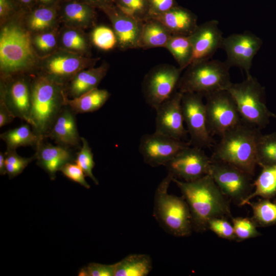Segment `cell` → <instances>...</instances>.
<instances>
[{
  "label": "cell",
  "mask_w": 276,
  "mask_h": 276,
  "mask_svg": "<svg viewBox=\"0 0 276 276\" xmlns=\"http://www.w3.org/2000/svg\"><path fill=\"white\" fill-rule=\"evenodd\" d=\"M174 0H151L147 19L170 10L174 7Z\"/></svg>",
  "instance_id": "7bdbcfd3"
},
{
  "label": "cell",
  "mask_w": 276,
  "mask_h": 276,
  "mask_svg": "<svg viewBox=\"0 0 276 276\" xmlns=\"http://www.w3.org/2000/svg\"><path fill=\"white\" fill-rule=\"evenodd\" d=\"M116 263L106 265L96 263H89L79 270V276H114Z\"/></svg>",
  "instance_id": "ab89813d"
},
{
  "label": "cell",
  "mask_w": 276,
  "mask_h": 276,
  "mask_svg": "<svg viewBox=\"0 0 276 276\" xmlns=\"http://www.w3.org/2000/svg\"><path fill=\"white\" fill-rule=\"evenodd\" d=\"M273 201L276 202V196L274 197Z\"/></svg>",
  "instance_id": "f5cc1de1"
},
{
  "label": "cell",
  "mask_w": 276,
  "mask_h": 276,
  "mask_svg": "<svg viewBox=\"0 0 276 276\" xmlns=\"http://www.w3.org/2000/svg\"><path fill=\"white\" fill-rule=\"evenodd\" d=\"M189 36L193 49L190 64L211 59L222 48L224 38L218 21L214 19L198 25Z\"/></svg>",
  "instance_id": "2e32d148"
},
{
  "label": "cell",
  "mask_w": 276,
  "mask_h": 276,
  "mask_svg": "<svg viewBox=\"0 0 276 276\" xmlns=\"http://www.w3.org/2000/svg\"><path fill=\"white\" fill-rule=\"evenodd\" d=\"M225 61L208 59L190 64L180 77L177 88L182 94L195 93L205 95L226 90L232 83Z\"/></svg>",
  "instance_id": "5b68a950"
},
{
  "label": "cell",
  "mask_w": 276,
  "mask_h": 276,
  "mask_svg": "<svg viewBox=\"0 0 276 276\" xmlns=\"http://www.w3.org/2000/svg\"><path fill=\"white\" fill-rule=\"evenodd\" d=\"M0 137L5 142L7 149L10 150H16L22 146H36L39 141L28 123L1 133Z\"/></svg>",
  "instance_id": "83f0119b"
},
{
  "label": "cell",
  "mask_w": 276,
  "mask_h": 276,
  "mask_svg": "<svg viewBox=\"0 0 276 276\" xmlns=\"http://www.w3.org/2000/svg\"><path fill=\"white\" fill-rule=\"evenodd\" d=\"M1 98L15 118L29 121L31 107V89L24 79L13 81Z\"/></svg>",
  "instance_id": "d6986e66"
},
{
  "label": "cell",
  "mask_w": 276,
  "mask_h": 276,
  "mask_svg": "<svg viewBox=\"0 0 276 276\" xmlns=\"http://www.w3.org/2000/svg\"><path fill=\"white\" fill-rule=\"evenodd\" d=\"M209 174L224 196L238 205L252 191L253 176L228 163L211 158Z\"/></svg>",
  "instance_id": "9c48e42d"
},
{
  "label": "cell",
  "mask_w": 276,
  "mask_h": 276,
  "mask_svg": "<svg viewBox=\"0 0 276 276\" xmlns=\"http://www.w3.org/2000/svg\"><path fill=\"white\" fill-rule=\"evenodd\" d=\"M182 71L180 67L167 64L152 68L142 83L146 103L155 109L168 99L176 91Z\"/></svg>",
  "instance_id": "30bf717a"
},
{
  "label": "cell",
  "mask_w": 276,
  "mask_h": 276,
  "mask_svg": "<svg viewBox=\"0 0 276 276\" xmlns=\"http://www.w3.org/2000/svg\"><path fill=\"white\" fill-rule=\"evenodd\" d=\"M258 177L253 182L254 190L243 202L241 206L256 197L270 199L276 196V165L261 167Z\"/></svg>",
  "instance_id": "484cf974"
},
{
  "label": "cell",
  "mask_w": 276,
  "mask_h": 276,
  "mask_svg": "<svg viewBox=\"0 0 276 276\" xmlns=\"http://www.w3.org/2000/svg\"><path fill=\"white\" fill-rule=\"evenodd\" d=\"M54 10L49 8H41L35 10L30 16V28L35 30H43L51 25L55 18Z\"/></svg>",
  "instance_id": "8d00e7d4"
},
{
  "label": "cell",
  "mask_w": 276,
  "mask_h": 276,
  "mask_svg": "<svg viewBox=\"0 0 276 276\" xmlns=\"http://www.w3.org/2000/svg\"><path fill=\"white\" fill-rule=\"evenodd\" d=\"M103 9L112 24L117 44L122 50L140 48V40L143 22L132 16L106 6Z\"/></svg>",
  "instance_id": "e0dca14e"
},
{
  "label": "cell",
  "mask_w": 276,
  "mask_h": 276,
  "mask_svg": "<svg viewBox=\"0 0 276 276\" xmlns=\"http://www.w3.org/2000/svg\"><path fill=\"white\" fill-rule=\"evenodd\" d=\"M262 44V39L249 32L224 37L222 48L226 54L225 62L230 67H238L245 71L246 77L250 76L253 59Z\"/></svg>",
  "instance_id": "5bb4252c"
},
{
  "label": "cell",
  "mask_w": 276,
  "mask_h": 276,
  "mask_svg": "<svg viewBox=\"0 0 276 276\" xmlns=\"http://www.w3.org/2000/svg\"><path fill=\"white\" fill-rule=\"evenodd\" d=\"M35 43L39 50L48 51L54 47L56 40L53 34L46 33L37 36L35 38Z\"/></svg>",
  "instance_id": "ee69618b"
},
{
  "label": "cell",
  "mask_w": 276,
  "mask_h": 276,
  "mask_svg": "<svg viewBox=\"0 0 276 276\" xmlns=\"http://www.w3.org/2000/svg\"><path fill=\"white\" fill-rule=\"evenodd\" d=\"M271 118H273L276 119V114H274L273 113H271Z\"/></svg>",
  "instance_id": "816d5d0a"
},
{
  "label": "cell",
  "mask_w": 276,
  "mask_h": 276,
  "mask_svg": "<svg viewBox=\"0 0 276 276\" xmlns=\"http://www.w3.org/2000/svg\"><path fill=\"white\" fill-rule=\"evenodd\" d=\"M31 89L29 124L39 140L48 137L57 118L65 106L61 83L49 76L37 78Z\"/></svg>",
  "instance_id": "7a4b0ae2"
},
{
  "label": "cell",
  "mask_w": 276,
  "mask_h": 276,
  "mask_svg": "<svg viewBox=\"0 0 276 276\" xmlns=\"http://www.w3.org/2000/svg\"><path fill=\"white\" fill-rule=\"evenodd\" d=\"M81 142L82 146L76 154L74 162L82 169L85 176L89 177L96 185H98V180L93 173L95 163L91 149L86 139L81 137Z\"/></svg>",
  "instance_id": "d6a6232c"
},
{
  "label": "cell",
  "mask_w": 276,
  "mask_h": 276,
  "mask_svg": "<svg viewBox=\"0 0 276 276\" xmlns=\"http://www.w3.org/2000/svg\"><path fill=\"white\" fill-rule=\"evenodd\" d=\"M165 48L182 70L191 64L193 49L189 35H172Z\"/></svg>",
  "instance_id": "f1b7e54d"
},
{
  "label": "cell",
  "mask_w": 276,
  "mask_h": 276,
  "mask_svg": "<svg viewBox=\"0 0 276 276\" xmlns=\"http://www.w3.org/2000/svg\"><path fill=\"white\" fill-rule=\"evenodd\" d=\"M233 98L242 122L260 129L269 122L271 112L265 103L264 88L251 75L226 90Z\"/></svg>",
  "instance_id": "8992f818"
},
{
  "label": "cell",
  "mask_w": 276,
  "mask_h": 276,
  "mask_svg": "<svg viewBox=\"0 0 276 276\" xmlns=\"http://www.w3.org/2000/svg\"><path fill=\"white\" fill-rule=\"evenodd\" d=\"M40 1L43 3H48L52 2L53 0H40Z\"/></svg>",
  "instance_id": "f907efd6"
},
{
  "label": "cell",
  "mask_w": 276,
  "mask_h": 276,
  "mask_svg": "<svg viewBox=\"0 0 276 276\" xmlns=\"http://www.w3.org/2000/svg\"><path fill=\"white\" fill-rule=\"evenodd\" d=\"M182 94L176 90L155 109V132L184 141L188 134L181 108Z\"/></svg>",
  "instance_id": "9a60e30c"
},
{
  "label": "cell",
  "mask_w": 276,
  "mask_h": 276,
  "mask_svg": "<svg viewBox=\"0 0 276 276\" xmlns=\"http://www.w3.org/2000/svg\"><path fill=\"white\" fill-rule=\"evenodd\" d=\"M258 165H276V132L260 136L257 147Z\"/></svg>",
  "instance_id": "4dcf8cb0"
},
{
  "label": "cell",
  "mask_w": 276,
  "mask_h": 276,
  "mask_svg": "<svg viewBox=\"0 0 276 276\" xmlns=\"http://www.w3.org/2000/svg\"><path fill=\"white\" fill-rule=\"evenodd\" d=\"M149 19H155L159 21L172 35H190L198 26L196 16L180 7H174Z\"/></svg>",
  "instance_id": "44dd1931"
},
{
  "label": "cell",
  "mask_w": 276,
  "mask_h": 276,
  "mask_svg": "<svg viewBox=\"0 0 276 276\" xmlns=\"http://www.w3.org/2000/svg\"><path fill=\"white\" fill-rule=\"evenodd\" d=\"M62 41L63 45L69 49L83 51L87 48L84 37L75 30L65 31L62 35Z\"/></svg>",
  "instance_id": "60d3db41"
},
{
  "label": "cell",
  "mask_w": 276,
  "mask_h": 276,
  "mask_svg": "<svg viewBox=\"0 0 276 276\" xmlns=\"http://www.w3.org/2000/svg\"><path fill=\"white\" fill-rule=\"evenodd\" d=\"M173 177L168 173L158 185L154 195L153 215L168 233L176 237H187L193 230L191 215L182 196L168 193Z\"/></svg>",
  "instance_id": "277c9868"
},
{
  "label": "cell",
  "mask_w": 276,
  "mask_h": 276,
  "mask_svg": "<svg viewBox=\"0 0 276 276\" xmlns=\"http://www.w3.org/2000/svg\"><path fill=\"white\" fill-rule=\"evenodd\" d=\"M19 1L24 4H29L32 2V0H19Z\"/></svg>",
  "instance_id": "681fc988"
},
{
  "label": "cell",
  "mask_w": 276,
  "mask_h": 276,
  "mask_svg": "<svg viewBox=\"0 0 276 276\" xmlns=\"http://www.w3.org/2000/svg\"><path fill=\"white\" fill-rule=\"evenodd\" d=\"M109 97L107 90L96 88L72 99L66 98L65 104L75 113L91 112L101 108Z\"/></svg>",
  "instance_id": "cb8c5ba5"
},
{
  "label": "cell",
  "mask_w": 276,
  "mask_h": 276,
  "mask_svg": "<svg viewBox=\"0 0 276 276\" xmlns=\"http://www.w3.org/2000/svg\"><path fill=\"white\" fill-rule=\"evenodd\" d=\"M88 3L104 7L110 0H86Z\"/></svg>",
  "instance_id": "c3c4849f"
},
{
  "label": "cell",
  "mask_w": 276,
  "mask_h": 276,
  "mask_svg": "<svg viewBox=\"0 0 276 276\" xmlns=\"http://www.w3.org/2000/svg\"><path fill=\"white\" fill-rule=\"evenodd\" d=\"M12 6L9 0H0V15L4 16L7 15L11 9Z\"/></svg>",
  "instance_id": "bcb514c9"
},
{
  "label": "cell",
  "mask_w": 276,
  "mask_h": 276,
  "mask_svg": "<svg viewBox=\"0 0 276 276\" xmlns=\"http://www.w3.org/2000/svg\"><path fill=\"white\" fill-rule=\"evenodd\" d=\"M118 8L123 13L141 21L147 19L145 0H119Z\"/></svg>",
  "instance_id": "74e56055"
},
{
  "label": "cell",
  "mask_w": 276,
  "mask_h": 276,
  "mask_svg": "<svg viewBox=\"0 0 276 276\" xmlns=\"http://www.w3.org/2000/svg\"><path fill=\"white\" fill-rule=\"evenodd\" d=\"M152 268L149 255L131 254L116 263L114 276H146Z\"/></svg>",
  "instance_id": "4316f807"
},
{
  "label": "cell",
  "mask_w": 276,
  "mask_h": 276,
  "mask_svg": "<svg viewBox=\"0 0 276 276\" xmlns=\"http://www.w3.org/2000/svg\"><path fill=\"white\" fill-rule=\"evenodd\" d=\"M172 34L159 21L148 19L143 22L140 40V48H165Z\"/></svg>",
  "instance_id": "d4e9b609"
},
{
  "label": "cell",
  "mask_w": 276,
  "mask_h": 276,
  "mask_svg": "<svg viewBox=\"0 0 276 276\" xmlns=\"http://www.w3.org/2000/svg\"><path fill=\"white\" fill-rule=\"evenodd\" d=\"M91 39L97 47L105 51L113 49L117 43L114 31L106 26L95 28L91 34Z\"/></svg>",
  "instance_id": "d590c367"
},
{
  "label": "cell",
  "mask_w": 276,
  "mask_h": 276,
  "mask_svg": "<svg viewBox=\"0 0 276 276\" xmlns=\"http://www.w3.org/2000/svg\"><path fill=\"white\" fill-rule=\"evenodd\" d=\"M108 69L106 64L97 68H90L77 73L73 78L70 87V92L73 98H76L97 88L105 77Z\"/></svg>",
  "instance_id": "603a6c76"
},
{
  "label": "cell",
  "mask_w": 276,
  "mask_h": 276,
  "mask_svg": "<svg viewBox=\"0 0 276 276\" xmlns=\"http://www.w3.org/2000/svg\"><path fill=\"white\" fill-rule=\"evenodd\" d=\"M93 61L73 55H59L49 60L47 68L49 76L61 82V79L74 76Z\"/></svg>",
  "instance_id": "7402d4cb"
},
{
  "label": "cell",
  "mask_w": 276,
  "mask_h": 276,
  "mask_svg": "<svg viewBox=\"0 0 276 276\" xmlns=\"http://www.w3.org/2000/svg\"><path fill=\"white\" fill-rule=\"evenodd\" d=\"M6 174V163L5 154L1 152L0 153V174L4 175Z\"/></svg>",
  "instance_id": "7dc6e473"
},
{
  "label": "cell",
  "mask_w": 276,
  "mask_h": 276,
  "mask_svg": "<svg viewBox=\"0 0 276 276\" xmlns=\"http://www.w3.org/2000/svg\"><path fill=\"white\" fill-rule=\"evenodd\" d=\"M204 97L207 126L212 136L221 137L243 123L236 103L227 90Z\"/></svg>",
  "instance_id": "ba28073f"
},
{
  "label": "cell",
  "mask_w": 276,
  "mask_h": 276,
  "mask_svg": "<svg viewBox=\"0 0 276 276\" xmlns=\"http://www.w3.org/2000/svg\"><path fill=\"white\" fill-rule=\"evenodd\" d=\"M191 146L189 142L154 132L140 140L139 150L144 162L152 167L165 166L180 151Z\"/></svg>",
  "instance_id": "4fadbf2b"
},
{
  "label": "cell",
  "mask_w": 276,
  "mask_h": 276,
  "mask_svg": "<svg viewBox=\"0 0 276 276\" xmlns=\"http://www.w3.org/2000/svg\"><path fill=\"white\" fill-rule=\"evenodd\" d=\"M4 154L6 174L9 179L22 173L29 164L35 159L34 156L26 158L19 156L16 150L7 149Z\"/></svg>",
  "instance_id": "836d02e7"
},
{
  "label": "cell",
  "mask_w": 276,
  "mask_h": 276,
  "mask_svg": "<svg viewBox=\"0 0 276 276\" xmlns=\"http://www.w3.org/2000/svg\"><path fill=\"white\" fill-rule=\"evenodd\" d=\"M237 241H241L261 236L257 229V225L251 218L246 217L232 218Z\"/></svg>",
  "instance_id": "e575fe53"
},
{
  "label": "cell",
  "mask_w": 276,
  "mask_h": 276,
  "mask_svg": "<svg viewBox=\"0 0 276 276\" xmlns=\"http://www.w3.org/2000/svg\"><path fill=\"white\" fill-rule=\"evenodd\" d=\"M203 95L195 93L182 94L181 108L184 122L192 146L209 148L214 143L207 126Z\"/></svg>",
  "instance_id": "8fae6325"
},
{
  "label": "cell",
  "mask_w": 276,
  "mask_h": 276,
  "mask_svg": "<svg viewBox=\"0 0 276 276\" xmlns=\"http://www.w3.org/2000/svg\"><path fill=\"white\" fill-rule=\"evenodd\" d=\"M208 229L220 238L236 241L233 224L226 218H215L209 221Z\"/></svg>",
  "instance_id": "f35d334b"
},
{
  "label": "cell",
  "mask_w": 276,
  "mask_h": 276,
  "mask_svg": "<svg viewBox=\"0 0 276 276\" xmlns=\"http://www.w3.org/2000/svg\"><path fill=\"white\" fill-rule=\"evenodd\" d=\"M62 173L69 179L78 183L86 189L90 186L85 179V175L82 169L75 163H68L60 169Z\"/></svg>",
  "instance_id": "b9f144b4"
},
{
  "label": "cell",
  "mask_w": 276,
  "mask_h": 276,
  "mask_svg": "<svg viewBox=\"0 0 276 276\" xmlns=\"http://www.w3.org/2000/svg\"><path fill=\"white\" fill-rule=\"evenodd\" d=\"M261 134L260 129L243 122L220 137L211 158L234 165L253 176L258 165L257 147Z\"/></svg>",
  "instance_id": "3957f363"
},
{
  "label": "cell",
  "mask_w": 276,
  "mask_h": 276,
  "mask_svg": "<svg viewBox=\"0 0 276 276\" xmlns=\"http://www.w3.org/2000/svg\"><path fill=\"white\" fill-rule=\"evenodd\" d=\"M63 12L66 20L76 25L88 26L94 20V12L85 4L77 2L68 3L65 6Z\"/></svg>",
  "instance_id": "1f68e13d"
},
{
  "label": "cell",
  "mask_w": 276,
  "mask_h": 276,
  "mask_svg": "<svg viewBox=\"0 0 276 276\" xmlns=\"http://www.w3.org/2000/svg\"><path fill=\"white\" fill-rule=\"evenodd\" d=\"M252 210L251 219L257 226H269L276 225V202L263 199L257 202L248 201Z\"/></svg>",
  "instance_id": "f546056e"
},
{
  "label": "cell",
  "mask_w": 276,
  "mask_h": 276,
  "mask_svg": "<svg viewBox=\"0 0 276 276\" xmlns=\"http://www.w3.org/2000/svg\"><path fill=\"white\" fill-rule=\"evenodd\" d=\"M172 181L179 189L189 206L194 231H206L208 222L213 218H232L229 200L209 174L191 181L173 177Z\"/></svg>",
  "instance_id": "6da1fadb"
},
{
  "label": "cell",
  "mask_w": 276,
  "mask_h": 276,
  "mask_svg": "<svg viewBox=\"0 0 276 276\" xmlns=\"http://www.w3.org/2000/svg\"><path fill=\"white\" fill-rule=\"evenodd\" d=\"M34 58L28 32L14 25L3 28L0 36V65L3 74L8 76L26 69Z\"/></svg>",
  "instance_id": "52a82bcc"
},
{
  "label": "cell",
  "mask_w": 276,
  "mask_h": 276,
  "mask_svg": "<svg viewBox=\"0 0 276 276\" xmlns=\"http://www.w3.org/2000/svg\"><path fill=\"white\" fill-rule=\"evenodd\" d=\"M40 140L36 145L35 159L37 165L44 170L51 180L56 178V173L68 163L73 162L75 158L68 147L45 144Z\"/></svg>",
  "instance_id": "ac0fdd59"
},
{
  "label": "cell",
  "mask_w": 276,
  "mask_h": 276,
  "mask_svg": "<svg viewBox=\"0 0 276 276\" xmlns=\"http://www.w3.org/2000/svg\"><path fill=\"white\" fill-rule=\"evenodd\" d=\"M211 163V157L202 148L191 145L182 149L164 166L174 177L191 181L208 174Z\"/></svg>",
  "instance_id": "7c38bea8"
},
{
  "label": "cell",
  "mask_w": 276,
  "mask_h": 276,
  "mask_svg": "<svg viewBox=\"0 0 276 276\" xmlns=\"http://www.w3.org/2000/svg\"><path fill=\"white\" fill-rule=\"evenodd\" d=\"M15 118L1 98L0 102V127L10 123Z\"/></svg>",
  "instance_id": "f6af8a7d"
},
{
  "label": "cell",
  "mask_w": 276,
  "mask_h": 276,
  "mask_svg": "<svg viewBox=\"0 0 276 276\" xmlns=\"http://www.w3.org/2000/svg\"><path fill=\"white\" fill-rule=\"evenodd\" d=\"M75 113L65 106L49 133L48 137L58 144L66 147H75L79 145L80 137L77 129Z\"/></svg>",
  "instance_id": "ffe728a7"
}]
</instances>
